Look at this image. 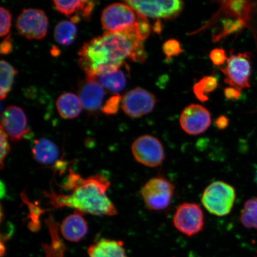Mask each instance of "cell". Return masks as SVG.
I'll list each match as a JSON object with an SVG mask.
<instances>
[{
    "label": "cell",
    "instance_id": "6da1fadb",
    "mask_svg": "<svg viewBox=\"0 0 257 257\" xmlns=\"http://www.w3.org/2000/svg\"><path fill=\"white\" fill-rule=\"evenodd\" d=\"M150 31L149 21L144 17L124 31L106 32L83 44L78 53L79 65L86 77L96 78L119 69L126 59L143 63L146 59L144 41Z\"/></svg>",
    "mask_w": 257,
    "mask_h": 257
},
{
    "label": "cell",
    "instance_id": "7a4b0ae2",
    "mask_svg": "<svg viewBox=\"0 0 257 257\" xmlns=\"http://www.w3.org/2000/svg\"><path fill=\"white\" fill-rule=\"evenodd\" d=\"M110 185V181L103 175L96 174L84 178L70 168L62 186L67 194L52 190L44 194L54 209L69 207L82 214L114 216L117 210L107 195Z\"/></svg>",
    "mask_w": 257,
    "mask_h": 257
},
{
    "label": "cell",
    "instance_id": "3957f363",
    "mask_svg": "<svg viewBox=\"0 0 257 257\" xmlns=\"http://www.w3.org/2000/svg\"><path fill=\"white\" fill-rule=\"evenodd\" d=\"M236 197L233 186L226 182L217 181L205 188L201 202L208 213L217 217H224L232 211Z\"/></svg>",
    "mask_w": 257,
    "mask_h": 257
},
{
    "label": "cell",
    "instance_id": "277c9868",
    "mask_svg": "<svg viewBox=\"0 0 257 257\" xmlns=\"http://www.w3.org/2000/svg\"><path fill=\"white\" fill-rule=\"evenodd\" d=\"M175 186L163 177H155L146 182L140 194L146 207L152 211H162L168 208L174 196Z\"/></svg>",
    "mask_w": 257,
    "mask_h": 257
},
{
    "label": "cell",
    "instance_id": "5b68a950",
    "mask_svg": "<svg viewBox=\"0 0 257 257\" xmlns=\"http://www.w3.org/2000/svg\"><path fill=\"white\" fill-rule=\"evenodd\" d=\"M143 17L126 4L115 3L104 9L101 21L106 32H115L124 31L136 25Z\"/></svg>",
    "mask_w": 257,
    "mask_h": 257
},
{
    "label": "cell",
    "instance_id": "8992f818",
    "mask_svg": "<svg viewBox=\"0 0 257 257\" xmlns=\"http://www.w3.org/2000/svg\"><path fill=\"white\" fill-rule=\"evenodd\" d=\"M135 159L148 168H157L166 158L165 149L158 138L144 135L137 138L131 146Z\"/></svg>",
    "mask_w": 257,
    "mask_h": 257
},
{
    "label": "cell",
    "instance_id": "52a82bcc",
    "mask_svg": "<svg viewBox=\"0 0 257 257\" xmlns=\"http://www.w3.org/2000/svg\"><path fill=\"white\" fill-rule=\"evenodd\" d=\"M173 226L179 232L191 237L204 230L205 217L200 205L184 202L176 209L173 218Z\"/></svg>",
    "mask_w": 257,
    "mask_h": 257
},
{
    "label": "cell",
    "instance_id": "ba28073f",
    "mask_svg": "<svg viewBox=\"0 0 257 257\" xmlns=\"http://www.w3.org/2000/svg\"><path fill=\"white\" fill-rule=\"evenodd\" d=\"M19 34L29 40H41L46 36L48 19L41 9L23 10L16 21Z\"/></svg>",
    "mask_w": 257,
    "mask_h": 257
},
{
    "label": "cell",
    "instance_id": "9c48e42d",
    "mask_svg": "<svg viewBox=\"0 0 257 257\" xmlns=\"http://www.w3.org/2000/svg\"><path fill=\"white\" fill-rule=\"evenodd\" d=\"M126 4L144 17L170 19L181 14L184 3L178 0H162V1H124Z\"/></svg>",
    "mask_w": 257,
    "mask_h": 257
},
{
    "label": "cell",
    "instance_id": "30bf717a",
    "mask_svg": "<svg viewBox=\"0 0 257 257\" xmlns=\"http://www.w3.org/2000/svg\"><path fill=\"white\" fill-rule=\"evenodd\" d=\"M226 62V67L221 69L226 76L225 82L240 91L243 88H249L251 66L248 54H232Z\"/></svg>",
    "mask_w": 257,
    "mask_h": 257
},
{
    "label": "cell",
    "instance_id": "8fae6325",
    "mask_svg": "<svg viewBox=\"0 0 257 257\" xmlns=\"http://www.w3.org/2000/svg\"><path fill=\"white\" fill-rule=\"evenodd\" d=\"M157 99L147 90L137 88L127 92L121 99V107L128 117L138 118L153 110Z\"/></svg>",
    "mask_w": 257,
    "mask_h": 257
},
{
    "label": "cell",
    "instance_id": "7c38bea8",
    "mask_svg": "<svg viewBox=\"0 0 257 257\" xmlns=\"http://www.w3.org/2000/svg\"><path fill=\"white\" fill-rule=\"evenodd\" d=\"M180 124L186 134L198 136L203 134L210 126L211 118L210 112L198 104H191L182 112Z\"/></svg>",
    "mask_w": 257,
    "mask_h": 257
},
{
    "label": "cell",
    "instance_id": "4fadbf2b",
    "mask_svg": "<svg viewBox=\"0 0 257 257\" xmlns=\"http://www.w3.org/2000/svg\"><path fill=\"white\" fill-rule=\"evenodd\" d=\"M1 126L13 142H19L30 134L27 115L16 105L6 108L2 115Z\"/></svg>",
    "mask_w": 257,
    "mask_h": 257
},
{
    "label": "cell",
    "instance_id": "5bb4252c",
    "mask_svg": "<svg viewBox=\"0 0 257 257\" xmlns=\"http://www.w3.org/2000/svg\"><path fill=\"white\" fill-rule=\"evenodd\" d=\"M105 91L96 78L86 77L84 82L80 86L79 97L83 108L94 112L102 108Z\"/></svg>",
    "mask_w": 257,
    "mask_h": 257
},
{
    "label": "cell",
    "instance_id": "9a60e30c",
    "mask_svg": "<svg viewBox=\"0 0 257 257\" xmlns=\"http://www.w3.org/2000/svg\"><path fill=\"white\" fill-rule=\"evenodd\" d=\"M60 231L64 238L72 242H78L88 232V225L83 214L75 211L63 220Z\"/></svg>",
    "mask_w": 257,
    "mask_h": 257
},
{
    "label": "cell",
    "instance_id": "2e32d148",
    "mask_svg": "<svg viewBox=\"0 0 257 257\" xmlns=\"http://www.w3.org/2000/svg\"><path fill=\"white\" fill-rule=\"evenodd\" d=\"M89 257H127L120 240L102 239L88 249Z\"/></svg>",
    "mask_w": 257,
    "mask_h": 257
},
{
    "label": "cell",
    "instance_id": "e0dca14e",
    "mask_svg": "<svg viewBox=\"0 0 257 257\" xmlns=\"http://www.w3.org/2000/svg\"><path fill=\"white\" fill-rule=\"evenodd\" d=\"M32 153L37 162L44 165H53L59 157V151L56 145L47 138L35 140Z\"/></svg>",
    "mask_w": 257,
    "mask_h": 257
},
{
    "label": "cell",
    "instance_id": "ac0fdd59",
    "mask_svg": "<svg viewBox=\"0 0 257 257\" xmlns=\"http://www.w3.org/2000/svg\"><path fill=\"white\" fill-rule=\"evenodd\" d=\"M56 107L60 116L64 119H73L79 116L83 106L78 95L65 92L57 98Z\"/></svg>",
    "mask_w": 257,
    "mask_h": 257
},
{
    "label": "cell",
    "instance_id": "d6986e66",
    "mask_svg": "<svg viewBox=\"0 0 257 257\" xmlns=\"http://www.w3.org/2000/svg\"><path fill=\"white\" fill-rule=\"evenodd\" d=\"M96 79L103 88L114 94L121 92L126 86L127 82L124 73L120 69L101 74L96 76Z\"/></svg>",
    "mask_w": 257,
    "mask_h": 257
},
{
    "label": "cell",
    "instance_id": "ffe728a7",
    "mask_svg": "<svg viewBox=\"0 0 257 257\" xmlns=\"http://www.w3.org/2000/svg\"><path fill=\"white\" fill-rule=\"evenodd\" d=\"M77 32V28L72 22L61 21L54 29V40L62 46H70L75 40Z\"/></svg>",
    "mask_w": 257,
    "mask_h": 257
},
{
    "label": "cell",
    "instance_id": "44dd1931",
    "mask_svg": "<svg viewBox=\"0 0 257 257\" xmlns=\"http://www.w3.org/2000/svg\"><path fill=\"white\" fill-rule=\"evenodd\" d=\"M18 73L11 64L5 60L0 62V98L5 99L11 92L15 77Z\"/></svg>",
    "mask_w": 257,
    "mask_h": 257
},
{
    "label": "cell",
    "instance_id": "7402d4cb",
    "mask_svg": "<svg viewBox=\"0 0 257 257\" xmlns=\"http://www.w3.org/2000/svg\"><path fill=\"white\" fill-rule=\"evenodd\" d=\"M240 218L244 227L257 229V197L249 199L245 202Z\"/></svg>",
    "mask_w": 257,
    "mask_h": 257
},
{
    "label": "cell",
    "instance_id": "603a6c76",
    "mask_svg": "<svg viewBox=\"0 0 257 257\" xmlns=\"http://www.w3.org/2000/svg\"><path fill=\"white\" fill-rule=\"evenodd\" d=\"M217 86V80L214 77L205 76L196 83L193 87V91L199 100L205 102L208 99L206 94L214 91Z\"/></svg>",
    "mask_w": 257,
    "mask_h": 257
},
{
    "label": "cell",
    "instance_id": "cb8c5ba5",
    "mask_svg": "<svg viewBox=\"0 0 257 257\" xmlns=\"http://www.w3.org/2000/svg\"><path fill=\"white\" fill-rule=\"evenodd\" d=\"M224 7L229 10L231 14L238 18L239 20L245 23L248 20L252 5L248 2L233 1L223 2Z\"/></svg>",
    "mask_w": 257,
    "mask_h": 257
},
{
    "label": "cell",
    "instance_id": "d4e9b609",
    "mask_svg": "<svg viewBox=\"0 0 257 257\" xmlns=\"http://www.w3.org/2000/svg\"><path fill=\"white\" fill-rule=\"evenodd\" d=\"M86 0H76V1H53L54 5L58 11L66 16L75 15L79 16L77 14L82 13L84 9Z\"/></svg>",
    "mask_w": 257,
    "mask_h": 257
},
{
    "label": "cell",
    "instance_id": "484cf974",
    "mask_svg": "<svg viewBox=\"0 0 257 257\" xmlns=\"http://www.w3.org/2000/svg\"><path fill=\"white\" fill-rule=\"evenodd\" d=\"M12 15L8 9L2 7L0 8V35L1 37L7 36L11 31L12 25Z\"/></svg>",
    "mask_w": 257,
    "mask_h": 257
},
{
    "label": "cell",
    "instance_id": "4316f807",
    "mask_svg": "<svg viewBox=\"0 0 257 257\" xmlns=\"http://www.w3.org/2000/svg\"><path fill=\"white\" fill-rule=\"evenodd\" d=\"M163 51L168 59L182 52L181 44L178 41L173 39L167 41L163 44Z\"/></svg>",
    "mask_w": 257,
    "mask_h": 257
},
{
    "label": "cell",
    "instance_id": "83f0119b",
    "mask_svg": "<svg viewBox=\"0 0 257 257\" xmlns=\"http://www.w3.org/2000/svg\"><path fill=\"white\" fill-rule=\"evenodd\" d=\"M121 98L118 95L111 96L107 101L105 102V104L102 106L101 111L103 113L107 115H112L117 113Z\"/></svg>",
    "mask_w": 257,
    "mask_h": 257
},
{
    "label": "cell",
    "instance_id": "f1b7e54d",
    "mask_svg": "<svg viewBox=\"0 0 257 257\" xmlns=\"http://www.w3.org/2000/svg\"><path fill=\"white\" fill-rule=\"evenodd\" d=\"M0 147H1V160H0V163H1V169H3L4 168V160L6 158V157L8 155L11 151V146L9 143V136L7 133L1 126V133H0Z\"/></svg>",
    "mask_w": 257,
    "mask_h": 257
},
{
    "label": "cell",
    "instance_id": "f546056e",
    "mask_svg": "<svg viewBox=\"0 0 257 257\" xmlns=\"http://www.w3.org/2000/svg\"><path fill=\"white\" fill-rule=\"evenodd\" d=\"M210 57L212 62L216 66L223 65L227 60L226 52L224 50L220 48H216L212 50Z\"/></svg>",
    "mask_w": 257,
    "mask_h": 257
},
{
    "label": "cell",
    "instance_id": "4dcf8cb0",
    "mask_svg": "<svg viewBox=\"0 0 257 257\" xmlns=\"http://www.w3.org/2000/svg\"><path fill=\"white\" fill-rule=\"evenodd\" d=\"M13 50V44L11 38V35L9 34L5 38L4 40L2 42L0 45V53L2 54L7 55L11 53Z\"/></svg>",
    "mask_w": 257,
    "mask_h": 257
},
{
    "label": "cell",
    "instance_id": "1f68e13d",
    "mask_svg": "<svg viewBox=\"0 0 257 257\" xmlns=\"http://www.w3.org/2000/svg\"><path fill=\"white\" fill-rule=\"evenodd\" d=\"M224 95L227 99H237L241 94L240 90L232 87L226 88L224 89Z\"/></svg>",
    "mask_w": 257,
    "mask_h": 257
},
{
    "label": "cell",
    "instance_id": "d6a6232c",
    "mask_svg": "<svg viewBox=\"0 0 257 257\" xmlns=\"http://www.w3.org/2000/svg\"><path fill=\"white\" fill-rule=\"evenodd\" d=\"M228 124H229V120L224 115H221L220 117L217 118L216 121V126L220 130L226 128L228 126Z\"/></svg>",
    "mask_w": 257,
    "mask_h": 257
},
{
    "label": "cell",
    "instance_id": "836d02e7",
    "mask_svg": "<svg viewBox=\"0 0 257 257\" xmlns=\"http://www.w3.org/2000/svg\"><path fill=\"white\" fill-rule=\"evenodd\" d=\"M255 179H256V181L257 183V170H256V172Z\"/></svg>",
    "mask_w": 257,
    "mask_h": 257
}]
</instances>
